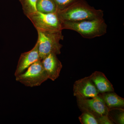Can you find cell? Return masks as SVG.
I'll return each instance as SVG.
<instances>
[{"instance_id": "obj_1", "label": "cell", "mask_w": 124, "mask_h": 124, "mask_svg": "<svg viewBox=\"0 0 124 124\" xmlns=\"http://www.w3.org/2000/svg\"><path fill=\"white\" fill-rule=\"evenodd\" d=\"M61 23L76 22L103 18L104 12L92 7L85 0H77L67 7L57 11Z\"/></svg>"}, {"instance_id": "obj_2", "label": "cell", "mask_w": 124, "mask_h": 124, "mask_svg": "<svg viewBox=\"0 0 124 124\" xmlns=\"http://www.w3.org/2000/svg\"><path fill=\"white\" fill-rule=\"evenodd\" d=\"M62 29L77 32L82 37L92 39L104 35L107 33V25L103 18L79 22L61 23Z\"/></svg>"}, {"instance_id": "obj_3", "label": "cell", "mask_w": 124, "mask_h": 124, "mask_svg": "<svg viewBox=\"0 0 124 124\" xmlns=\"http://www.w3.org/2000/svg\"><path fill=\"white\" fill-rule=\"evenodd\" d=\"M37 42L40 59L42 60L49 54H59L62 45L60 43L63 40L62 31H52L37 30Z\"/></svg>"}, {"instance_id": "obj_4", "label": "cell", "mask_w": 124, "mask_h": 124, "mask_svg": "<svg viewBox=\"0 0 124 124\" xmlns=\"http://www.w3.org/2000/svg\"><path fill=\"white\" fill-rule=\"evenodd\" d=\"M16 80L25 86H39L48 79L46 71L39 59L28 67L25 72L16 76Z\"/></svg>"}, {"instance_id": "obj_5", "label": "cell", "mask_w": 124, "mask_h": 124, "mask_svg": "<svg viewBox=\"0 0 124 124\" xmlns=\"http://www.w3.org/2000/svg\"><path fill=\"white\" fill-rule=\"evenodd\" d=\"M37 30L58 31L62 30L57 12L43 13L37 11L28 16Z\"/></svg>"}, {"instance_id": "obj_6", "label": "cell", "mask_w": 124, "mask_h": 124, "mask_svg": "<svg viewBox=\"0 0 124 124\" xmlns=\"http://www.w3.org/2000/svg\"><path fill=\"white\" fill-rule=\"evenodd\" d=\"M77 100L78 107L82 112L90 113L98 120L103 116L108 115L110 109L99 94L91 99L77 98Z\"/></svg>"}, {"instance_id": "obj_7", "label": "cell", "mask_w": 124, "mask_h": 124, "mask_svg": "<svg viewBox=\"0 0 124 124\" xmlns=\"http://www.w3.org/2000/svg\"><path fill=\"white\" fill-rule=\"evenodd\" d=\"M73 95L76 98L88 99L100 94L90 76L75 81L73 86Z\"/></svg>"}, {"instance_id": "obj_8", "label": "cell", "mask_w": 124, "mask_h": 124, "mask_svg": "<svg viewBox=\"0 0 124 124\" xmlns=\"http://www.w3.org/2000/svg\"><path fill=\"white\" fill-rule=\"evenodd\" d=\"M41 60L48 79L53 81L55 80L59 77L62 67V63L58 59L57 54H49Z\"/></svg>"}, {"instance_id": "obj_9", "label": "cell", "mask_w": 124, "mask_h": 124, "mask_svg": "<svg viewBox=\"0 0 124 124\" xmlns=\"http://www.w3.org/2000/svg\"><path fill=\"white\" fill-rule=\"evenodd\" d=\"M40 59L38 51V42L31 50L22 54L18 62L17 68L15 73V77L24 72L28 67Z\"/></svg>"}, {"instance_id": "obj_10", "label": "cell", "mask_w": 124, "mask_h": 124, "mask_svg": "<svg viewBox=\"0 0 124 124\" xmlns=\"http://www.w3.org/2000/svg\"><path fill=\"white\" fill-rule=\"evenodd\" d=\"M90 77L100 93L114 91L113 85L102 72L96 71Z\"/></svg>"}, {"instance_id": "obj_11", "label": "cell", "mask_w": 124, "mask_h": 124, "mask_svg": "<svg viewBox=\"0 0 124 124\" xmlns=\"http://www.w3.org/2000/svg\"><path fill=\"white\" fill-rule=\"evenodd\" d=\"M99 95L109 109L122 108L124 107V99L113 92L99 94Z\"/></svg>"}, {"instance_id": "obj_12", "label": "cell", "mask_w": 124, "mask_h": 124, "mask_svg": "<svg viewBox=\"0 0 124 124\" xmlns=\"http://www.w3.org/2000/svg\"><path fill=\"white\" fill-rule=\"evenodd\" d=\"M37 11L43 13L57 12L58 9L53 0H37Z\"/></svg>"}, {"instance_id": "obj_13", "label": "cell", "mask_w": 124, "mask_h": 124, "mask_svg": "<svg viewBox=\"0 0 124 124\" xmlns=\"http://www.w3.org/2000/svg\"><path fill=\"white\" fill-rule=\"evenodd\" d=\"M23 13L27 17L37 11V0H19Z\"/></svg>"}, {"instance_id": "obj_14", "label": "cell", "mask_w": 124, "mask_h": 124, "mask_svg": "<svg viewBox=\"0 0 124 124\" xmlns=\"http://www.w3.org/2000/svg\"><path fill=\"white\" fill-rule=\"evenodd\" d=\"M108 115L113 122L118 124H124V112L123 108L110 109Z\"/></svg>"}, {"instance_id": "obj_15", "label": "cell", "mask_w": 124, "mask_h": 124, "mask_svg": "<svg viewBox=\"0 0 124 124\" xmlns=\"http://www.w3.org/2000/svg\"><path fill=\"white\" fill-rule=\"evenodd\" d=\"M81 123L82 124H99L97 119L93 115L87 112H82L79 117Z\"/></svg>"}, {"instance_id": "obj_16", "label": "cell", "mask_w": 124, "mask_h": 124, "mask_svg": "<svg viewBox=\"0 0 124 124\" xmlns=\"http://www.w3.org/2000/svg\"><path fill=\"white\" fill-rule=\"evenodd\" d=\"M58 9V11L63 9L77 0H53Z\"/></svg>"}, {"instance_id": "obj_17", "label": "cell", "mask_w": 124, "mask_h": 124, "mask_svg": "<svg viewBox=\"0 0 124 124\" xmlns=\"http://www.w3.org/2000/svg\"><path fill=\"white\" fill-rule=\"evenodd\" d=\"M99 124H114L108 115L103 116L98 119Z\"/></svg>"}]
</instances>
